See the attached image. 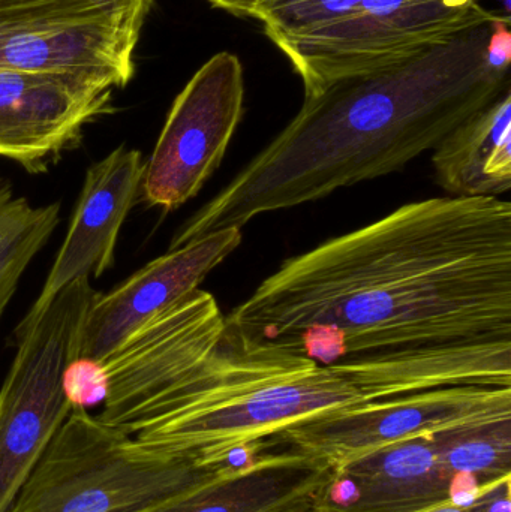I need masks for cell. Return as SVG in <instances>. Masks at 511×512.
<instances>
[{"mask_svg": "<svg viewBox=\"0 0 511 512\" xmlns=\"http://www.w3.org/2000/svg\"><path fill=\"white\" fill-rule=\"evenodd\" d=\"M225 331L323 366L511 340V204L489 197L405 204L282 262L225 316Z\"/></svg>", "mask_w": 511, "mask_h": 512, "instance_id": "6da1fadb", "label": "cell"}, {"mask_svg": "<svg viewBox=\"0 0 511 512\" xmlns=\"http://www.w3.org/2000/svg\"><path fill=\"white\" fill-rule=\"evenodd\" d=\"M500 17L305 96L287 128L177 231L170 249L396 173L434 150L511 89L510 68L488 59Z\"/></svg>", "mask_w": 511, "mask_h": 512, "instance_id": "7a4b0ae2", "label": "cell"}, {"mask_svg": "<svg viewBox=\"0 0 511 512\" xmlns=\"http://www.w3.org/2000/svg\"><path fill=\"white\" fill-rule=\"evenodd\" d=\"M455 385L511 387L510 340L377 352L323 366L224 330L203 361L141 403L120 430L146 447L233 463L237 450L296 424Z\"/></svg>", "mask_w": 511, "mask_h": 512, "instance_id": "3957f363", "label": "cell"}, {"mask_svg": "<svg viewBox=\"0 0 511 512\" xmlns=\"http://www.w3.org/2000/svg\"><path fill=\"white\" fill-rule=\"evenodd\" d=\"M237 468L146 447L74 408L9 512H131L218 483Z\"/></svg>", "mask_w": 511, "mask_h": 512, "instance_id": "277c9868", "label": "cell"}, {"mask_svg": "<svg viewBox=\"0 0 511 512\" xmlns=\"http://www.w3.org/2000/svg\"><path fill=\"white\" fill-rule=\"evenodd\" d=\"M98 294L89 277L69 283L15 342L17 354L0 388V512L11 511L72 411L65 373L78 358L84 321Z\"/></svg>", "mask_w": 511, "mask_h": 512, "instance_id": "5b68a950", "label": "cell"}, {"mask_svg": "<svg viewBox=\"0 0 511 512\" xmlns=\"http://www.w3.org/2000/svg\"><path fill=\"white\" fill-rule=\"evenodd\" d=\"M480 0H362L341 20L276 44L305 96L339 78L407 59L462 30L495 20Z\"/></svg>", "mask_w": 511, "mask_h": 512, "instance_id": "8992f818", "label": "cell"}, {"mask_svg": "<svg viewBox=\"0 0 511 512\" xmlns=\"http://www.w3.org/2000/svg\"><path fill=\"white\" fill-rule=\"evenodd\" d=\"M146 20L117 3L0 0V69L104 75L123 89Z\"/></svg>", "mask_w": 511, "mask_h": 512, "instance_id": "52a82bcc", "label": "cell"}, {"mask_svg": "<svg viewBox=\"0 0 511 512\" xmlns=\"http://www.w3.org/2000/svg\"><path fill=\"white\" fill-rule=\"evenodd\" d=\"M245 114V72L236 54L210 57L176 96L144 165L140 200L173 212L218 170Z\"/></svg>", "mask_w": 511, "mask_h": 512, "instance_id": "ba28073f", "label": "cell"}, {"mask_svg": "<svg viewBox=\"0 0 511 512\" xmlns=\"http://www.w3.org/2000/svg\"><path fill=\"white\" fill-rule=\"evenodd\" d=\"M511 418V387L455 385L405 394L288 427L294 451L335 469L378 448Z\"/></svg>", "mask_w": 511, "mask_h": 512, "instance_id": "9c48e42d", "label": "cell"}, {"mask_svg": "<svg viewBox=\"0 0 511 512\" xmlns=\"http://www.w3.org/2000/svg\"><path fill=\"white\" fill-rule=\"evenodd\" d=\"M104 75L0 69V156L44 174L83 140L84 129L114 113Z\"/></svg>", "mask_w": 511, "mask_h": 512, "instance_id": "30bf717a", "label": "cell"}, {"mask_svg": "<svg viewBox=\"0 0 511 512\" xmlns=\"http://www.w3.org/2000/svg\"><path fill=\"white\" fill-rule=\"evenodd\" d=\"M224 330L215 297L200 289L147 319L98 361L107 385L99 420L119 427L141 403L203 361Z\"/></svg>", "mask_w": 511, "mask_h": 512, "instance_id": "8fae6325", "label": "cell"}, {"mask_svg": "<svg viewBox=\"0 0 511 512\" xmlns=\"http://www.w3.org/2000/svg\"><path fill=\"white\" fill-rule=\"evenodd\" d=\"M144 165L140 150L120 146L87 170L65 242L57 252L41 294L15 328V342L65 286L90 274L102 276L113 267L120 228L140 198Z\"/></svg>", "mask_w": 511, "mask_h": 512, "instance_id": "7c38bea8", "label": "cell"}, {"mask_svg": "<svg viewBox=\"0 0 511 512\" xmlns=\"http://www.w3.org/2000/svg\"><path fill=\"white\" fill-rule=\"evenodd\" d=\"M240 243L237 228L207 234L153 259L108 294L99 292L84 321L78 358L107 357L147 319L200 289Z\"/></svg>", "mask_w": 511, "mask_h": 512, "instance_id": "4fadbf2b", "label": "cell"}, {"mask_svg": "<svg viewBox=\"0 0 511 512\" xmlns=\"http://www.w3.org/2000/svg\"><path fill=\"white\" fill-rule=\"evenodd\" d=\"M437 435L378 448L333 469L312 512H422L455 498Z\"/></svg>", "mask_w": 511, "mask_h": 512, "instance_id": "5bb4252c", "label": "cell"}, {"mask_svg": "<svg viewBox=\"0 0 511 512\" xmlns=\"http://www.w3.org/2000/svg\"><path fill=\"white\" fill-rule=\"evenodd\" d=\"M450 197L500 198L511 188V89L453 129L434 149Z\"/></svg>", "mask_w": 511, "mask_h": 512, "instance_id": "9a60e30c", "label": "cell"}, {"mask_svg": "<svg viewBox=\"0 0 511 512\" xmlns=\"http://www.w3.org/2000/svg\"><path fill=\"white\" fill-rule=\"evenodd\" d=\"M299 498L290 466L264 454L218 483L131 512H287Z\"/></svg>", "mask_w": 511, "mask_h": 512, "instance_id": "2e32d148", "label": "cell"}, {"mask_svg": "<svg viewBox=\"0 0 511 512\" xmlns=\"http://www.w3.org/2000/svg\"><path fill=\"white\" fill-rule=\"evenodd\" d=\"M62 203L36 206L0 176V319L29 265L60 224Z\"/></svg>", "mask_w": 511, "mask_h": 512, "instance_id": "e0dca14e", "label": "cell"}, {"mask_svg": "<svg viewBox=\"0 0 511 512\" xmlns=\"http://www.w3.org/2000/svg\"><path fill=\"white\" fill-rule=\"evenodd\" d=\"M441 462L453 480L470 478L479 486L511 478V418L438 433Z\"/></svg>", "mask_w": 511, "mask_h": 512, "instance_id": "ac0fdd59", "label": "cell"}, {"mask_svg": "<svg viewBox=\"0 0 511 512\" xmlns=\"http://www.w3.org/2000/svg\"><path fill=\"white\" fill-rule=\"evenodd\" d=\"M362 0H257L251 18L263 24L273 44L341 20Z\"/></svg>", "mask_w": 511, "mask_h": 512, "instance_id": "d6986e66", "label": "cell"}, {"mask_svg": "<svg viewBox=\"0 0 511 512\" xmlns=\"http://www.w3.org/2000/svg\"><path fill=\"white\" fill-rule=\"evenodd\" d=\"M65 391L72 409L104 403L107 385L98 361L90 358L72 361L65 373Z\"/></svg>", "mask_w": 511, "mask_h": 512, "instance_id": "ffe728a7", "label": "cell"}, {"mask_svg": "<svg viewBox=\"0 0 511 512\" xmlns=\"http://www.w3.org/2000/svg\"><path fill=\"white\" fill-rule=\"evenodd\" d=\"M511 478L476 487L471 495H456L446 504L422 512H510Z\"/></svg>", "mask_w": 511, "mask_h": 512, "instance_id": "44dd1931", "label": "cell"}, {"mask_svg": "<svg viewBox=\"0 0 511 512\" xmlns=\"http://www.w3.org/2000/svg\"><path fill=\"white\" fill-rule=\"evenodd\" d=\"M206 2L213 6V8L228 12V14L234 15V17L251 18L257 0H206Z\"/></svg>", "mask_w": 511, "mask_h": 512, "instance_id": "7402d4cb", "label": "cell"}, {"mask_svg": "<svg viewBox=\"0 0 511 512\" xmlns=\"http://www.w3.org/2000/svg\"><path fill=\"white\" fill-rule=\"evenodd\" d=\"M90 2H108L117 3V5L126 6V8L134 9V11L141 12V14L149 17L152 11L155 0H90Z\"/></svg>", "mask_w": 511, "mask_h": 512, "instance_id": "603a6c76", "label": "cell"}, {"mask_svg": "<svg viewBox=\"0 0 511 512\" xmlns=\"http://www.w3.org/2000/svg\"><path fill=\"white\" fill-rule=\"evenodd\" d=\"M288 512H312L311 504L302 505V507L294 508V510Z\"/></svg>", "mask_w": 511, "mask_h": 512, "instance_id": "cb8c5ba5", "label": "cell"}]
</instances>
